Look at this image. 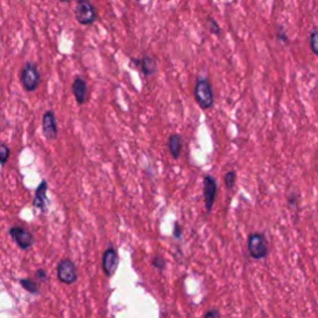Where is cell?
Listing matches in <instances>:
<instances>
[{"mask_svg": "<svg viewBox=\"0 0 318 318\" xmlns=\"http://www.w3.org/2000/svg\"><path fill=\"white\" fill-rule=\"evenodd\" d=\"M194 98L200 108L209 109L214 105V92L210 82L207 78H199L193 90Z\"/></svg>", "mask_w": 318, "mask_h": 318, "instance_id": "1", "label": "cell"}, {"mask_svg": "<svg viewBox=\"0 0 318 318\" xmlns=\"http://www.w3.org/2000/svg\"><path fill=\"white\" fill-rule=\"evenodd\" d=\"M20 81L27 92H32L40 84V73L36 65L27 62L20 71Z\"/></svg>", "mask_w": 318, "mask_h": 318, "instance_id": "2", "label": "cell"}, {"mask_svg": "<svg viewBox=\"0 0 318 318\" xmlns=\"http://www.w3.org/2000/svg\"><path fill=\"white\" fill-rule=\"evenodd\" d=\"M76 20L82 25H91L97 19L95 7L90 0H77V5L75 9Z\"/></svg>", "mask_w": 318, "mask_h": 318, "instance_id": "3", "label": "cell"}, {"mask_svg": "<svg viewBox=\"0 0 318 318\" xmlns=\"http://www.w3.org/2000/svg\"><path fill=\"white\" fill-rule=\"evenodd\" d=\"M248 246L251 257H254L256 260L264 259L268 252L267 240H266L264 234H259V232H255V234L250 235Z\"/></svg>", "mask_w": 318, "mask_h": 318, "instance_id": "4", "label": "cell"}, {"mask_svg": "<svg viewBox=\"0 0 318 318\" xmlns=\"http://www.w3.org/2000/svg\"><path fill=\"white\" fill-rule=\"evenodd\" d=\"M57 279L65 285H71L77 280L75 264L70 259H64L57 265Z\"/></svg>", "mask_w": 318, "mask_h": 318, "instance_id": "5", "label": "cell"}, {"mask_svg": "<svg viewBox=\"0 0 318 318\" xmlns=\"http://www.w3.org/2000/svg\"><path fill=\"white\" fill-rule=\"evenodd\" d=\"M9 234L13 237V240L16 243V245L20 249H23V250H27L34 244V236H32V234L23 226H13L9 230Z\"/></svg>", "mask_w": 318, "mask_h": 318, "instance_id": "6", "label": "cell"}, {"mask_svg": "<svg viewBox=\"0 0 318 318\" xmlns=\"http://www.w3.org/2000/svg\"><path fill=\"white\" fill-rule=\"evenodd\" d=\"M203 184H204V186H203V193H204L205 209H207L208 213H210L214 207V203H215L218 185H216L215 178L212 177V175H205Z\"/></svg>", "mask_w": 318, "mask_h": 318, "instance_id": "7", "label": "cell"}, {"mask_svg": "<svg viewBox=\"0 0 318 318\" xmlns=\"http://www.w3.org/2000/svg\"><path fill=\"white\" fill-rule=\"evenodd\" d=\"M118 254L114 250L113 248H108L103 254V259H102V267L105 273L108 277H111L114 272H116L117 267H118Z\"/></svg>", "mask_w": 318, "mask_h": 318, "instance_id": "8", "label": "cell"}, {"mask_svg": "<svg viewBox=\"0 0 318 318\" xmlns=\"http://www.w3.org/2000/svg\"><path fill=\"white\" fill-rule=\"evenodd\" d=\"M43 133L46 139L53 141L57 137V125L53 111H46L43 116Z\"/></svg>", "mask_w": 318, "mask_h": 318, "instance_id": "9", "label": "cell"}, {"mask_svg": "<svg viewBox=\"0 0 318 318\" xmlns=\"http://www.w3.org/2000/svg\"><path fill=\"white\" fill-rule=\"evenodd\" d=\"M46 193H48V183H46V180H43L41 184L37 186L34 199V207L36 208V209H40L41 212H45L46 205L49 204Z\"/></svg>", "mask_w": 318, "mask_h": 318, "instance_id": "10", "label": "cell"}, {"mask_svg": "<svg viewBox=\"0 0 318 318\" xmlns=\"http://www.w3.org/2000/svg\"><path fill=\"white\" fill-rule=\"evenodd\" d=\"M72 92L75 95L76 102L78 105H84L87 101V85L85 80L77 77L72 84Z\"/></svg>", "mask_w": 318, "mask_h": 318, "instance_id": "11", "label": "cell"}, {"mask_svg": "<svg viewBox=\"0 0 318 318\" xmlns=\"http://www.w3.org/2000/svg\"><path fill=\"white\" fill-rule=\"evenodd\" d=\"M168 147H169V152H171L172 157L175 159L179 158L180 152H182V148H183L182 137H180L179 134H172V136L169 137Z\"/></svg>", "mask_w": 318, "mask_h": 318, "instance_id": "12", "label": "cell"}, {"mask_svg": "<svg viewBox=\"0 0 318 318\" xmlns=\"http://www.w3.org/2000/svg\"><path fill=\"white\" fill-rule=\"evenodd\" d=\"M141 66H142V71H143L144 75H153V73L157 71V60H155L154 56L152 55L147 54L144 55L143 59L141 61Z\"/></svg>", "mask_w": 318, "mask_h": 318, "instance_id": "13", "label": "cell"}, {"mask_svg": "<svg viewBox=\"0 0 318 318\" xmlns=\"http://www.w3.org/2000/svg\"><path fill=\"white\" fill-rule=\"evenodd\" d=\"M20 285L23 286V289H25L27 292L30 293H39V287H37V284L35 281L30 279H21L20 280Z\"/></svg>", "mask_w": 318, "mask_h": 318, "instance_id": "14", "label": "cell"}, {"mask_svg": "<svg viewBox=\"0 0 318 318\" xmlns=\"http://www.w3.org/2000/svg\"><path fill=\"white\" fill-rule=\"evenodd\" d=\"M309 46H311L312 53L318 56V27H314L309 35Z\"/></svg>", "mask_w": 318, "mask_h": 318, "instance_id": "15", "label": "cell"}, {"mask_svg": "<svg viewBox=\"0 0 318 318\" xmlns=\"http://www.w3.org/2000/svg\"><path fill=\"white\" fill-rule=\"evenodd\" d=\"M235 180H236V173L235 171H229L224 177V182L227 189H232L235 185Z\"/></svg>", "mask_w": 318, "mask_h": 318, "instance_id": "16", "label": "cell"}, {"mask_svg": "<svg viewBox=\"0 0 318 318\" xmlns=\"http://www.w3.org/2000/svg\"><path fill=\"white\" fill-rule=\"evenodd\" d=\"M207 26L208 29H209V31L212 32V34L214 35H220L221 34V29L220 26H219V24L216 23V20H214V19L209 18L207 20Z\"/></svg>", "mask_w": 318, "mask_h": 318, "instance_id": "17", "label": "cell"}, {"mask_svg": "<svg viewBox=\"0 0 318 318\" xmlns=\"http://www.w3.org/2000/svg\"><path fill=\"white\" fill-rule=\"evenodd\" d=\"M10 155V149L9 147L5 146V144H0V164L4 166L5 163L8 162Z\"/></svg>", "mask_w": 318, "mask_h": 318, "instance_id": "18", "label": "cell"}, {"mask_svg": "<svg viewBox=\"0 0 318 318\" xmlns=\"http://www.w3.org/2000/svg\"><path fill=\"white\" fill-rule=\"evenodd\" d=\"M152 264L154 267L159 268V270H163V267L166 266V261H164V259H162L161 256H155L154 259H153Z\"/></svg>", "mask_w": 318, "mask_h": 318, "instance_id": "19", "label": "cell"}, {"mask_svg": "<svg viewBox=\"0 0 318 318\" xmlns=\"http://www.w3.org/2000/svg\"><path fill=\"white\" fill-rule=\"evenodd\" d=\"M204 318H221V317H220V313H219L218 309L213 308L204 314Z\"/></svg>", "mask_w": 318, "mask_h": 318, "instance_id": "20", "label": "cell"}, {"mask_svg": "<svg viewBox=\"0 0 318 318\" xmlns=\"http://www.w3.org/2000/svg\"><path fill=\"white\" fill-rule=\"evenodd\" d=\"M35 275H36V277H37V279L43 280V281H45V280L48 279V275H46V272H45V271L43 270V268H40V270H37V271H36V273H35Z\"/></svg>", "mask_w": 318, "mask_h": 318, "instance_id": "21", "label": "cell"}, {"mask_svg": "<svg viewBox=\"0 0 318 318\" xmlns=\"http://www.w3.org/2000/svg\"><path fill=\"white\" fill-rule=\"evenodd\" d=\"M180 236H182V230H180L179 227V224L175 223V229H174V237L177 238H180Z\"/></svg>", "mask_w": 318, "mask_h": 318, "instance_id": "22", "label": "cell"}, {"mask_svg": "<svg viewBox=\"0 0 318 318\" xmlns=\"http://www.w3.org/2000/svg\"><path fill=\"white\" fill-rule=\"evenodd\" d=\"M279 37H280V39H281L282 41H285V43H287L286 35H285V32H282L281 30H279Z\"/></svg>", "mask_w": 318, "mask_h": 318, "instance_id": "23", "label": "cell"}, {"mask_svg": "<svg viewBox=\"0 0 318 318\" xmlns=\"http://www.w3.org/2000/svg\"><path fill=\"white\" fill-rule=\"evenodd\" d=\"M60 2H61V3H68V2H70V0H60Z\"/></svg>", "mask_w": 318, "mask_h": 318, "instance_id": "24", "label": "cell"}]
</instances>
